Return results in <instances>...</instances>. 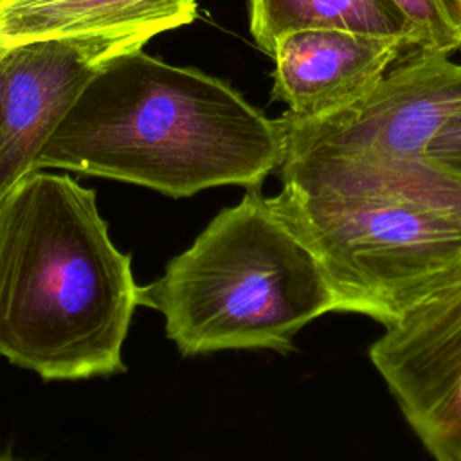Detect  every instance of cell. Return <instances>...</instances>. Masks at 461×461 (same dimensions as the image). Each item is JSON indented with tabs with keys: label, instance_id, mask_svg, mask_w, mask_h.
Wrapping results in <instances>:
<instances>
[{
	"label": "cell",
	"instance_id": "obj_13",
	"mask_svg": "<svg viewBox=\"0 0 461 461\" xmlns=\"http://www.w3.org/2000/svg\"><path fill=\"white\" fill-rule=\"evenodd\" d=\"M5 47H7V45H5V41H4V40H2V36H0V52H2Z\"/></svg>",
	"mask_w": 461,
	"mask_h": 461
},
{
	"label": "cell",
	"instance_id": "obj_14",
	"mask_svg": "<svg viewBox=\"0 0 461 461\" xmlns=\"http://www.w3.org/2000/svg\"><path fill=\"white\" fill-rule=\"evenodd\" d=\"M0 461H11V459H7V457H2V456H0Z\"/></svg>",
	"mask_w": 461,
	"mask_h": 461
},
{
	"label": "cell",
	"instance_id": "obj_6",
	"mask_svg": "<svg viewBox=\"0 0 461 461\" xmlns=\"http://www.w3.org/2000/svg\"><path fill=\"white\" fill-rule=\"evenodd\" d=\"M140 32L83 34L0 52V203L32 171L86 83L113 56L142 49Z\"/></svg>",
	"mask_w": 461,
	"mask_h": 461
},
{
	"label": "cell",
	"instance_id": "obj_8",
	"mask_svg": "<svg viewBox=\"0 0 461 461\" xmlns=\"http://www.w3.org/2000/svg\"><path fill=\"white\" fill-rule=\"evenodd\" d=\"M411 52L407 38L312 27L283 34L274 47L272 99L310 119L335 112L369 92Z\"/></svg>",
	"mask_w": 461,
	"mask_h": 461
},
{
	"label": "cell",
	"instance_id": "obj_2",
	"mask_svg": "<svg viewBox=\"0 0 461 461\" xmlns=\"http://www.w3.org/2000/svg\"><path fill=\"white\" fill-rule=\"evenodd\" d=\"M137 306L131 258L112 243L95 191L27 175L0 203V357L43 380L121 373Z\"/></svg>",
	"mask_w": 461,
	"mask_h": 461
},
{
	"label": "cell",
	"instance_id": "obj_7",
	"mask_svg": "<svg viewBox=\"0 0 461 461\" xmlns=\"http://www.w3.org/2000/svg\"><path fill=\"white\" fill-rule=\"evenodd\" d=\"M369 360L434 461H461V276L385 328Z\"/></svg>",
	"mask_w": 461,
	"mask_h": 461
},
{
	"label": "cell",
	"instance_id": "obj_12",
	"mask_svg": "<svg viewBox=\"0 0 461 461\" xmlns=\"http://www.w3.org/2000/svg\"><path fill=\"white\" fill-rule=\"evenodd\" d=\"M425 155L438 169L461 180V104L443 121L430 139Z\"/></svg>",
	"mask_w": 461,
	"mask_h": 461
},
{
	"label": "cell",
	"instance_id": "obj_1",
	"mask_svg": "<svg viewBox=\"0 0 461 461\" xmlns=\"http://www.w3.org/2000/svg\"><path fill=\"white\" fill-rule=\"evenodd\" d=\"M283 131L227 81L142 49L108 59L41 149L67 169L180 198L216 185L259 187L279 167Z\"/></svg>",
	"mask_w": 461,
	"mask_h": 461
},
{
	"label": "cell",
	"instance_id": "obj_10",
	"mask_svg": "<svg viewBox=\"0 0 461 461\" xmlns=\"http://www.w3.org/2000/svg\"><path fill=\"white\" fill-rule=\"evenodd\" d=\"M333 27L409 40V25L393 0H249V31L272 56L276 41L299 29Z\"/></svg>",
	"mask_w": 461,
	"mask_h": 461
},
{
	"label": "cell",
	"instance_id": "obj_5",
	"mask_svg": "<svg viewBox=\"0 0 461 461\" xmlns=\"http://www.w3.org/2000/svg\"><path fill=\"white\" fill-rule=\"evenodd\" d=\"M461 104V65L445 54L411 50L364 95L326 115L285 112L279 167L367 169L429 162L425 151Z\"/></svg>",
	"mask_w": 461,
	"mask_h": 461
},
{
	"label": "cell",
	"instance_id": "obj_9",
	"mask_svg": "<svg viewBox=\"0 0 461 461\" xmlns=\"http://www.w3.org/2000/svg\"><path fill=\"white\" fill-rule=\"evenodd\" d=\"M196 0H5L0 36L5 45L83 34L160 32L191 23Z\"/></svg>",
	"mask_w": 461,
	"mask_h": 461
},
{
	"label": "cell",
	"instance_id": "obj_11",
	"mask_svg": "<svg viewBox=\"0 0 461 461\" xmlns=\"http://www.w3.org/2000/svg\"><path fill=\"white\" fill-rule=\"evenodd\" d=\"M409 25L411 50H461V0H393Z\"/></svg>",
	"mask_w": 461,
	"mask_h": 461
},
{
	"label": "cell",
	"instance_id": "obj_15",
	"mask_svg": "<svg viewBox=\"0 0 461 461\" xmlns=\"http://www.w3.org/2000/svg\"><path fill=\"white\" fill-rule=\"evenodd\" d=\"M2 2H5V0H0V4H2Z\"/></svg>",
	"mask_w": 461,
	"mask_h": 461
},
{
	"label": "cell",
	"instance_id": "obj_3",
	"mask_svg": "<svg viewBox=\"0 0 461 461\" xmlns=\"http://www.w3.org/2000/svg\"><path fill=\"white\" fill-rule=\"evenodd\" d=\"M139 306L162 313L182 355L290 353L306 324L335 312L319 261L259 187L220 211L160 277L139 286Z\"/></svg>",
	"mask_w": 461,
	"mask_h": 461
},
{
	"label": "cell",
	"instance_id": "obj_4",
	"mask_svg": "<svg viewBox=\"0 0 461 461\" xmlns=\"http://www.w3.org/2000/svg\"><path fill=\"white\" fill-rule=\"evenodd\" d=\"M274 207L319 261L335 312L393 326L461 276V180L283 184Z\"/></svg>",
	"mask_w": 461,
	"mask_h": 461
}]
</instances>
